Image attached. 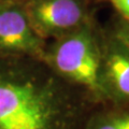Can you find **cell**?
Here are the masks:
<instances>
[{"label": "cell", "mask_w": 129, "mask_h": 129, "mask_svg": "<svg viewBox=\"0 0 129 129\" xmlns=\"http://www.w3.org/2000/svg\"><path fill=\"white\" fill-rule=\"evenodd\" d=\"M83 129H129V103H107L90 114Z\"/></svg>", "instance_id": "obj_6"}, {"label": "cell", "mask_w": 129, "mask_h": 129, "mask_svg": "<svg viewBox=\"0 0 129 129\" xmlns=\"http://www.w3.org/2000/svg\"><path fill=\"white\" fill-rule=\"evenodd\" d=\"M46 45L30 25L22 0H0V55L44 60Z\"/></svg>", "instance_id": "obj_4"}, {"label": "cell", "mask_w": 129, "mask_h": 129, "mask_svg": "<svg viewBox=\"0 0 129 129\" xmlns=\"http://www.w3.org/2000/svg\"><path fill=\"white\" fill-rule=\"evenodd\" d=\"M98 107L45 60L0 55V129H83Z\"/></svg>", "instance_id": "obj_1"}, {"label": "cell", "mask_w": 129, "mask_h": 129, "mask_svg": "<svg viewBox=\"0 0 129 129\" xmlns=\"http://www.w3.org/2000/svg\"><path fill=\"white\" fill-rule=\"evenodd\" d=\"M101 85L108 103H129V48L112 34H101Z\"/></svg>", "instance_id": "obj_5"}, {"label": "cell", "mask_w": 129, "mask_h": 129, "mask_svg": "<svg viewBox=\"0 0 129 129\" xmlns=\"http://www.w3.org/2000/svg\"><path fill=\"white\" fill-rule=\"evenodd\" d=\"M112 34L129 48V22L128 21L120 19L117 24H115Z\"/></svg>", "instance_id": "obj_7"}, {"label": "cell", "mask_w": 129, "mask_h": 129, "mask_svg": "<svg viewBox=\"0 0 129 129\" xmlns=\"http://www.w3.org/2000/svg\"><path fill=\"white\" fill-rule=\"evenodd\" d=\"M101 34L90 18L71 34L47 42L44 57L60 78L87 92L99 106L108 103L100 78Z\"/></svg>", "instance_id": "obj_2"}, {"label": "cell", "mask_w": 129, "mask_h": 129, "mask_svg": "<svg viewBox=\"0 0 129 129\" xmlns=\"http://www.w3.org/2000/svg\"><path fill=\"white\" fill-rule=\"evenodd\" d=\"M89 1V0H88ZM92 1H96V2H99V1H102V0H92Z\"/></svg>", "instance_id": "obj_9"}, {"label": "cell", "mask_w": 129, "mask_h": 129, "mask_svg": "<svg viewBox=\"0 0 129 129\" xmlns=\"http://www.w3.org/2000/svg\"><path fill=\"white\" fill-rule=\"evenodd\" d=\"M109 1L122 16V19L129 22V0H109Z\"/></svg>", "instance_id": "obj_8"}, {"label": "cell", "mask_w": 129, "mask_h": 129, "mask_svg": "<svg viewBox=\"0 0 129 129\" xmlns=\"http://www.w3.org/2000/svg\"><path fill=\"white\" fill-rule=\"evenodd\" d=\"M22 1L30 25L46 42L71 34L91 18L88 12V0Z\"/></svg>", "instance_id": "obj_3"}]
</instances>
